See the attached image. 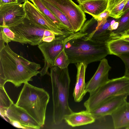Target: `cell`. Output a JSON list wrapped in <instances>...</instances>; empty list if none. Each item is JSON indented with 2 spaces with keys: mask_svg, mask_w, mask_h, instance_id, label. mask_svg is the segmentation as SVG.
<instances>
[{
  "mask_svg": "<svg viewBox=\"0 0 129 129\" xmlns=\"http://www.w3.org/2000/svg\"><path fill=\"white\" fill-rule=\"evenodd\" d=\"M40 64L30 61L14 52L8 43L0 48V86L10 82L18 87L32 81L39 74Z\"/></svg>",
  "mask_w": 129,
  "mask_h": 129,
  "instance_id": "cell-1",
  "label": "cell"
},
{
  "mask_svg": "<svg viewBox=\"0 0 129 129\" xmlns=\"http://www.w3.org/2000/svg\"><path fill=\"white\" fill-rule=\"evenodd\" d=\"M53 103V120L58 125L65 117L73 112L69 104L71 82L68 67L61 69L54 66L50 68Z\"/></svg>",
  "mask_w": 129,
  "mask_h": 129,
  "instance_id": "cell-2",
  "label": "cell"
},
{
  "mask_svg": "<svg viewBox=\"0 0 129 129\" xmlns=\"http://www.w3.org/2000/svg\"><path fill=\"white\" fill-rule=\"evenodd\" d=\"M83 37L72 39L65 44L64 49L70 63L82 62L88 65L100 61L110 54L107 42L86 40Z\"/></svg>",
  "mask_w": 129,
  "mask_h": 129,
  "instance_id": "cell-3",
  "label": "cell"
},
{
  "mask_svg": "<svg viewBox=\"0 0 129 129\" xmlns=\"http://www.w3.org/2000/svg\"><path fill=\"white\" fill-rule=\"evenodd\" d=\"M49 93L43 88L24 84L15 104L25 110L42 127L45 124Z\"/></svg>",
  "mask_w": 129,
  "mask_h": 129,
  "instance_id": "cell-4",
  "label": "cell"
},
{
  "mask_svg": "<svg viewBox=\"0 0 129 129\" xmlns=\"http://www.w3.org/2000/svg\"><path fill=\"white\" fill-rule=\"evenodd\" d=\"M84 104L87 111L90 112L107 98L111 96L129 95V77L124 75L109 79L94 91L90 93Z\"/></svg>",
  "mask_w": 129,
  "mask_h": 129,
  "instance_id": "cell-5",
  "label": "cell"
},
{
  "mask_svg": "<svg viewBox=\"0 0 129 129\" xmlns=\"http://www.w3.org/2000/svg\"><path fill=\"white\" fill-rule=\"evenodd\" d=\"M9 28L15 34L13 41L32 46L38 45L43 42L46 29L35 25L26 17L20 23Z\"/></svg>",
  "mask_w": 129,
  "mask_h": 129,
  "instance_id": "cell-6",
  "label": "cell"
},
{
  "mask_svg": "<svg viewBox=\"0 0 129 129\" xmlns=\"http://www.w3.org/2000/svg\"><path fill=\"white\" fill-rule=\"evenodd\" d=\"M59 9L71 25L74 32L79 31L86 19L85 13L72 0H44Z\"/></svg>",
  "mask_w": 129,
  "mask_h": 129,
  "instance_id": "cell-7",
  "label": "cell"
},
{
  "mask_svg": "<svg viewBox=\"0 0 129 129\" xmlns=\"http://www.w3.org/2000/svg\"><path fill=\"white\" fill-rule=\"evenodd\" d=\"M69 41L67 37L58 36L51 42H43L38 45L43 55L44 61L43 67L40 71L39 74L41 76L46 75L50 76L49 69L54 66L56 58L64 49L66 44Z\"/></svg>",
  "mask_w": 129,
  "mask_h": 129,
  "instance_id": "cell-8",
  "label": "cell"
},
{
  "mask_svg": "<svg viewBox=\"0 0 129 129\" xmlns=\"http://www.w3.org/2000/svg\"><path fill=\"white\" fill-rule=\"evenodd\" d=\"M23 4L25 17L36 26L51 31L57 36L68 35L74 32H68L61 29L29 1H26Z\"/></svg>",
  "mask_w": 129,
  "mask_h": 129,
  "instance_id": "cell-9",
  "label": "cell"
},
{
  "mask_svg": "<svg viewBox=\"0 0 129 129\" xmlns=\"http://www.w3.org/2000/svg\"><path fill=\"white\" fill-rule=\"evenodd\" d=\"M113 19H108L103 24L99 25L93 17L85 22L80 32L85 34L83 38L86 40H92L107 42L111 40L112 30L110 28V23Z\"/></svg>",
  "mask_w": 129,
  "mask_h": 129,
  "instance_id": "cell-10",
  "label": "cell"
},
{
  "mask_svg": "<svg viewBox=\"0 0 129 129\" xmlns=\"http://www.w3.org/2000/svg\"><path fill=\"white\" fill-rule=\"evenodd\" d=\"M25 17L23 4L18 3L0 6V26L14 27L21 23Z\"/></svg>",
  "mask_w": 129,
  "mask_h": 129,
  "instance_id": "cell-11",
  "label": "cell"
},
{
  "mask_svg": "<svg viewBox=\"0 0 129 129\" xmlns=\"http://www.w3.org/2000/svg\"><path fill=\"white\" fill-rule=\"evenodd\" d=\"M6 117L11 124L17 127L39 129L42 127L25 110L14 103L7 110Z\"/></svg>",
  "mask_w": 129,
  "mask_h": 129,
  "instance_id": "cell-12",
  "label": "cell"
},
{
  "mask_svg": "<svg viewBox=\"0 0 129 129\" xmlns=\"http://www.w3.org/2000/svg\"><path fill=\"white\" fill-rule=\"evenodd\" d=\"M127 96L126 95H120L109 97L90 112L95 119L100 120L105 116L111 115L126 101Z\"/></svg>",
  "mask_w": 129,
  "mask_h": 129,
  "instance_id": "cell-13",
  "label": "cell"
},
{
  "mask_svg": "<svg viewBox=\"0 0 129 129\" xmlns=\"http://www.w3.org/2000/svg\"><path fill=\"white\" fill-rule=\"evenodd\" d=\"M95 74L86 83V91L90 93L103 85L109 79V73L111 69L107 59L104 58L101 60Z\"/></svg>",
  "mask_w": 129,
  "mask_h": 129,
  "instance_id": "cell-14",
  "label": "cell"
},
{
  "mask_svg": "<svg viewBox=\"0 0 129 129\" xmlns=\"http://www.w3.org/2000/svg\"><path fill=\"white\" fill-rule=\"evenodd\" d=\"M77 72L76 80L73 93L75 101H81L87 92L86 91V83L85 82V74L87 65L82 62L76 64Z\"/></svg>",
  "mask_w": 129,
  "mask_h": 129,
  "instance_id": "cell-15",
  "label": "cell"
},
{
  "mask_svg": "<svg viewBox=\"0 0 129 129\" xmlns=\"http://www.w3.org/2000/svg\"><path fill=\"white\" fill-rule=\"evenodd\" d=\"M114 129L129 126V102L124 103L111 115Z\"/></svg>",
  "mask_w": 129,
  "mask_h": 129,
  "instance_id": "cell-16",
  "label": "cell"
},
{
  "mask_svg": "<svg viewBox=\"0 0 129 129\" xmlns=\"http://www.w3.org/2000/svg\"><path fill=\"white\" fill-rule=\"evenodd\" d=\"M64 120L68 125L75 127L91 124L96 119L90 112L86 110L78 112H73L66 116Z\"/></svg>",
  "mask_w": 129,
  "mask_h": 129,
  "instance_id": "cell-17",
  "label": "cell"
},
{
  "mask_svg": "<svg viewBox=\"0 0 129 129\" xmlns=\"http://www.w3.org/2000/svg\"><path fill=\"white\" fill-rule=\"evenodd\" d=\"M108 2V0H94L78 5L85 13L93 17L99 15L105 10Z\"/></svg>",
  "mask_w": 129,
  "mask_h": 129,
  "instance_id": "cell-18",
  "label": "cell"
},
{
  "mask_svg": "<svg viewBox=\"0 0 129 129\" xmlns=\"http://www.w3.org/2000/svg\"><path fill=\"white\" fill-rule=\"evenodd\" d=\"M110 54L117 56L129 54V42L118 39L112 40L107 42Z\"/></svg>",
  "mask_w": 129,
  "mask_h": 129,
  "instance_id": "cell-19",
  "label": "cell"
},
{
  "mask_svg": "<svg viewBox=\"0 0 129 129\" xmlns=\"http://www.w3.org/2000/svg\"><path fill=\"white\" fill-rule=\"evenodd\" d=\"M129 0H108L106 9L110 17L118 19L124 14L123 10Z\"/></svg>",
  "mask_w": 129,
  "mask_h": 129,
  "instance_id": "cell-20",
  "label": "cell"
},
{
  "mask_svg": "<svg viewBox=\"0 0 129 129\" xmlns=\"http://www.w3.org/2000/svg\"><path fill=\"white\" fill-rule=\"evenodd\" d=\"M32 2L35 6L45 16L48 17L61 29L68 32H72L64 25L43 4L41 0H27Z\"/></svg>",
  "mask_w": 129,
  "mask_h": 129,
  "instance_id": "cell-21",
  "label": "cell"
},
{
  "mask_svg": "<svg viewBox=\"0 0 129 129\" xmlns=\"http://www.w3.org/2000/svg\"><path fill=\"white\" fill-rule=\"evenodd\" d=\"M117 20L119 22L118 27L116 29L112 31L111 40L119 38L129 29V9Z\"/></svg>",
  "mask_w": 129,
  "mask_h": 129,
  "instance_id": "cell-22",
  "label": "cell"
},
{
  "mask_svg": "<svg viewBox=\"0 0 129 129\" xmlns=\"http://www.w3.org/2000/svg\"><path fill=\"white\" fill-rule=\"evenodd\" d=\"M13 103L6 92L4 86H0V114L6 120L7 112Z\"/></svg>",
  "mask_w": 129,
  "mask_h": 129,
  "instance_id": "cell-23",
  "label": "cell"
},
{
  "mask_svg": "<svg viewBox=\"0 0 129 129\" xmlns=\"http://www.w3.org/2000/svg\"><path fill=\"white\" fill-rule=\"evenodd\" d=\"M43 4L56 17L71 31L74 32L73 29L68 20L64 14L58 8L44 0H41Z\"/></svg>",
  "mask_w": 129,
  "mask_h": 129,
  "instance_id": "cell-24",
  "label": "cell"
},
{
  "mask_svg": "<svg viewBox=\"0 0 129 129\" xmlns=\"http://www.w3.org/2000/svg\"><path fill=\"white\" fill-rule=\"evenodd\" d=\"M70 63L68 56L64 49L56 57L54 61V65L63 69L68 68Z\"/></svg>",
  "mask_w": 129,
  "mask_h": 129,
  "instance_id": "cell-25",
  "label": "cell"
},
{
  "mask_svg": "<svg viewBox=\"0 0 129 129\" xmlns=\"http://www.w3.org/2000/svg\"><path fill=\"white\" fill-rule=\"evenodd\" d=\"M0 41L7 44L13 41L15 37V34L9 27L0 26Z\"/></svg>",
  "mask_w": 129,
  "mask_h": 129,
  "instance_id": "cell-26",
  "label": "cell"
},
{
  "mask_svg": "<svg viewBox=\"0 0 129 129\" xmlns=\"http://www.w3.org/2000/svg\"><path fill=\"white\" fill-rule=\"evenodd\" d=\"M109 17V12L106 9L99 15L92 17L97 20L99 25H101L106 22Z\"/></svg>",
  "mask_w": 129,
  "mask_h": 129,
  "instance_id": "cell-27",
  "label": "cell"
},
{
  "mask_svg": "<svg viewBox=\"0 0 129 129\" xmlns=\"http://www.w3.org/2000/svg\"><path fill=\"white\" fill-rule=\"evenodd\" d=\"M117 56L120 58L124 64V75L129 77V54H121Z\"/></svg>",
  "mask_w": 129,
  "mask_h": 129,
  "instance_id": "cell-28",
  "label": "cell"
},
{
  "mask_svg": "<svg viewBox=\"0 0 129 129\" xmlns=\"http://www.w3.org/2000/svg\"><path fill=\"white\" fill-rule=\"evenodd\" d=\"M18 3V0H0V6L3 5Z\"/></svg>",
  "mask_w": 129,
  "mask_h": 129,
  "instance_id": "cell-29",
  "label": "cell"
},
{
  "mask_svg": "<svg viewBox=\"0 0 129 129\" xmlns=\"http://www.w3.org/2000/svg\"><path fill=\"white\" fill-rule=\"evenodd\" d=\"M118 25L119 22L117 20L112 25L110 26V28L112 31L118 28Z\"/></svg>",
  "mask_w": 129,
  "mask_h": 129,
  "instance_id": "cell-30",
  "label": "cell"
},
{
  "mask_svg": "<svg viewBox=\"0 0 129 129\" xmlns=\"http://www.w3.org/2000/svg\"><path fill=\"white\" fill-rule=\"evenodd\" d=\"M119 39H121L124 41L129 42V35L123 36L121 37Z\"/></svg>",
  "mask_w": 129,
  "mask_h": 129,
  "instance_id": "cell-31",
  "label": "cell"
},
{
  "mask_svg": "<svg viewBox=\"0 0 129 129\" xmlns=\"http://www.w3.org/2000/svg\"><path fill=\"white\" fill-rule=\"evenodd\" d=\"M129 9V1L124 7L123 10L124 14Z\"/></svg>",
  "mask_w": 129,
  "mask_h": 129,
  "instance_id": "cell-32",
  "label": "cell"
},
{
  "mask_svg": "<svg viewBox=\"0 0 129 129\" xmlns=\"http://www.w3.org/2000/svg\"><path fill=\"white\" fill-rule=\"evenodd\" d=\"M94 0H76L79 4H82L89 1Z\"/></svg>",
  "mask_w": 129,
  "mask_h": 129,
  "instance_id": "cell-33",
  "label": "cell"
},
{
  "mask_svg": "<svg viewBox=\"0 0 129 129\" xmlns=\"http://www.w3.org/2000/svg\"><path fill=\"white\" fill-rule=\"evenodd\" d=\"M26 0H18V3L21 4L23 2H24Z\"/></svg>",
  "mask_w": 129,
  "mask_h": 129,
  "instance_id": "cell-34",
  "label": "cell"
},
{
  "mask_svg": "<svg viewBox=\"0 0 129 129\" xmlns=\"http://www.w3.org/2000/svg\"><path fill=\"white\" fill-rule=\"evenodd\" d=\"M129 35V29L128 30L123 36Z\"/></svg>",
  "mask_w": 129,
  "mask_h": 129,
  "instance_id": "cell-35",
  "label": "cell"
},
{
  "mask_svg": "<svg viewBox=\"0 0 129 129\" xmlns=\"http://www.w3.org/2000/svg\"><path fill=\"white\" fill-rule=\"evenodd\" d=\"M126 129H129V126L126 128Z\"/></svg>",
  "mask_w": 129,
  "mask_h": 129,
  "instance_id": "cell-36",
  "label": "cell"
}]
</instances>
